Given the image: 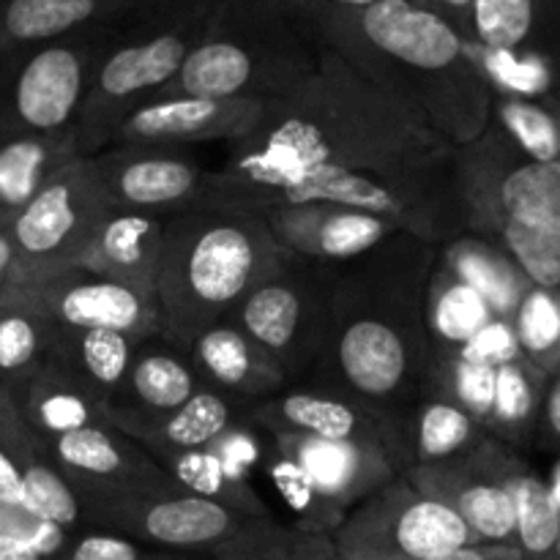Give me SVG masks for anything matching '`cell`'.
<instances>
[{"label": "cell", "instance_id": "obj_48", "mask_svg": "<svg viewBox=\"0 0 560 560\" xmlns=\"http://www.w3.org/2000/svg\"><path fill=\"white\" fill-rule=\"evenodd\" d=\"M0 446L9 454H14L16 459H31L42 454V443L33 435L31 427L25 424L22 413L16 410L14 397L5 388V383L0 381Z\"/></svg>", "mask_w": 560, "mask_h": 560}, {"label": "cell", "instance_id": "obj_36", "mask_svg": "<svg viewBox=\"0 0 560 560\" xmlns=\"http://www.w3.org/2000/svg\"><path fill=\"white\" fill-rule=\"evenodd\" d=\"M506 490L514 503V545L523 560H547L560 536V512L547 481L520 457L506 470Z\"/></svg>", "mask_w": 560, "mask_h": 560}, {"label": "cell", "instance_id": "obj_5", "mask_svg": "<svg viewBox=\"0 0 560 560\" xmlns=\"http://www.w3.org/2000/svg\"><path fill=\"white\" fill-rule=\"evenodd\" d=\"M326 47L295 0H217L200 44L153 98H273L320 66ZM151 98V102H153Z\"/></svg>", "mask_w": 560, "mask_h": 560}, {"label": "cell", "instance_id": "obj_10", "mask_svg": "<svg viewBox=\"0 0 560 560\" xmlns=\"http://www.w3.org/2000/svg\"><path fill=\"white\" fill-rule=\"evenodd\" d=\"M454 175L476 235H498L503 224L560 235V162L523 156L490 126L479 140L454 151Z\"/></svg>", "mask_w": 560, "mask_h": 560}, {"label": "cell", "instance_id": "obj_47", "mask_svg": "<svg viewBox=\"0 0 560 560\" xmlns=\"http://www.w3.org/2000/svg\"><path fill=\"white\" fill-rule=\"evenodd\" d=\"M454 355L470 361V364L492 366V370L509 364V361L523 359L517 345V334H514V326L509 317H495V320L487 323V326L481 328L470 342H465Z\"/></svg>", "mask_w": 560, "mask_h": 560}, {"label": "cell", "instance_id": "obj_40", "mask_svg": "<svg viewBox=\"0 0 560 560\" xmlns=\"http://www.w3.org/2000/svg\"><path fill=\"white\" fill-rule=\"evenodd\" d=\"M545 0H474L470 38L487 49H523L539 25Z\"/></svg>", "mask_w": 560, "mask_h": 560}, {"label": "cell", "instance_id": "obj_15", "mask_svg": "<svg viewBox=\"0 0 560 560\" xmlns=\"http://www.w3.org/2000/svg\"><path fill=\"white\" fill-rule=\"evenodd\" d=\"M42 452L74 487L85 509L88 528H96L109 509L173 481L140 443L109 424L44 441Z\"/></svg>", "mask_w": 560, "mask_h": 560}, {"label": "cell", "instance_id": "obj_49", "mask_svg": "<svg viewBox=\"0 0 560 560\" xmlns=\"http://www.w3.org/2000/svg\"><path fill=\"white\" fill-rule=\"evenodd\" d=\"M0 501L25 506V479H22V459L0 446Z\"/></svg>", "mask_w": 560, "mask_h": 560}, {"label": "cell", "instance_id": "obj_52", "mask_svg": "<svg viewBox=\"0 0 560 560\" xmlns=\"http://www.w3.org/2000/svg\"><path fill=\"white\" fill-rule=\"evenodd\" d=\"M539 424L545 427V435L550 438L556 446H560V370L552 372V375L547 377Z\"/></svg>", "mask_w": 560, "mask_h": 560}, {"label": "cell", "instance_id": "obj_27", "mask_svg": "<svg viewBox=\"0 0 560 560\" xmlns=\"http://www.w3.org/2000/svg\"><path fill=\"white\" fill-rule=\"evenodd\" d=\"M249 408L252 405L206 386L173 413L145 421H120L113 430L124 432L145 452H191L211 446L230 424L246 419Z\"/></svg>", "mask_w": 560, "mask_h": 560}, {"label": "cell", "instance_id": "obj_28", "mask_svg": "<svg viewBox=\"0 0 560 560\" xmlns=\"http://www.w3.org/2000/svg\"><path fill=\"white\" fill-rule=\"evenodd\" d=\"M77 159L82 156L74 131L0 137V224L9 228L22 208Z\"/></svg>", "mask_w": 560, "mask_h": 560}, {"label": "cell", "instance_id": "obj_31", "mask_svg": "<svg viewBox=\"0 0 560 560\" xmlns=\"http://www.w3.org/2000/svg\"><path fill=\"white\" fill-rule=\"evenodd\" d=\"M495 317L474 288L459 282L435 260L424 284V328L432 353H457Z\"/></svg>", "mask_w": 560, "mask_h": 560}, {"label": "cell", "instance_id": "obj_23", "mask_svg": "<svg viewBox=\"0 0 560 560\" xmlns=\"http://www.w3.org/2000/svg\"><path fill=\"white\" fill-rule=\"evenodd\" d=\"M186 350L208 388L244 405L262 402L288 388L282 370L230 320L206 328Z\"/></svg>", "mask_w": 560, "mask_h": 560}, {"label": "cell", "instance_id": "obj_12", "mask_svg": "<svg viewBox=\"0 0 560 560\" xmlns=\"http://www.w3.org/2000/svg\"><path fill=\"white\" fill-rule=\"evenodd\" d=\"M331 545L339 560H421L476 539L452 509L416 490L402 474L350 509Z\"/></svg>", "mask_w": 560, "mask_h": 560}, {"label": "cell", "instance_id": "obj_2", "mask_svg": "<svg viewBox=\"0 0 560 560\" xmlns=\"http://www.w3.org/2000/svg\"><path fill=\"white\" fill-rule=\"evenodd\" d=\"M438 246L408 233L328 273L323 359L342 392L381 408L430 392L432 345L424 328V284ZM315 366V370H317Z\"/></svg>", "mask_w": 560, "mask_h": 560}, {"label": "cell", "instance_id": "obj_34", "mask_svg": "<svg viewBox=\"0 0 560 560\" xmlns=\"http://www.w3.org/2000/svg\"><path fill=\"white\" fill-rule=\"evenodd\" d=\"M485 438V427L441 394L430 392L421 399L416 413H410V459L413 465L446 463V459L479 446Z\"/></svg>", "mask_w": 560, "mask_h": 560}, {"label": "cell", "instance_id": "obj_20", "mask_svg": "<svg viewBox=\"0 0 560 560\" xmlns=\"http://www.w3.org/2000/svg\"><path fill=\"white\" fill-rule=\"evenodd\" d=\"M260 213L284 255L315 266H345L402 233L386 219L337 202H295Z\"/></svg>", "mask_w": 560, "mask_h": 560}, {"label": "cell", "instance_id": "obj_16", "mask_svg": "<svg viewBox=\"0 0 560 560\" xmlns=\"http://www.w3.org/2000/svg\"><path fill=\"white\" fill-rule=\"evenodd\" d=\"M514 454L487 435L479 446L435 465L405 470L410 485L432 501L452 509L476 545H514V503L506 490V470Z\"/></svg>", "mask_w": 560, "mask_h": 560}, {"label": "cell", "instance_id": "obj_37", "mask_svg": "<svg viewBox=\"0 0 560 560\" xmlns=\"http://www.w3.org/2000/svg\"><path fill=\"white\" fill-rule=\"evenodd\" d=\"M268 435V432H266ZM260 470L266 474V479L271 481L273 490L279 492L284 506L293 514V528L304 530L312 536H328L331 539L334 530L342 525V520L348 517L345 512H339L326 495L315 487V481L299 468L290 457H284L277 446L268 438L266 457H262Z\"/></svg>", "mask_w": 560, "mask_h": 560}, {"label": "cell", "instance_id": "obj_18", "mask_svg": "<svg viewBox=\"0 0 560 560\" xmlns=\"http://www.w3.org/2000/svg\"><path fill=\"white\" fill-rule=\"evenodd\" d=\"M20 290L31 295L55 331L107 328L140 339L159 334L156 293L88 268H69Z\"/></svg>", "mask_w": 560, "mask_h": 560}, {"label": "cell", "instance_id": "obj_29", "mask_svg": "<svg viewBox=\"0 0 560 560\" xmlns=\"http://www.w3.org/2000/svg\"><path fill=\"white\" fill-rule=\"evenodd\" d=\"M438 262L459 282L474 288L498 317H509V320L517 312L520 301L534 288V282L525 277L512 255L485 235L463 233L446 241L438 246Z\"/></svg>", "mask_w": 560, "mask_h": 560}, {"label": "cell", "instance_id": "obj_24", "mask_svg": "<svg viewBox=\"0 0 560 560\" xmlns=\"http://www.w3.org/2000/svg\"><path fill=\"white\" fill-rule=\"evenodd\" d=\"M164 219L167 217L113 208L88 246L80 268L156 293Z\"/></svg>", "mask_w": 560, "mask_h": 560}, {"label": "cell", "instance_id": "obj_7", "mask_svg": "<svg viewBox=\"0 0 560 560\" xmlns=\"http://www.w3.org/2000/svg\"><path fill=\"white\" fill-rule=\"evenodd\" d=\"M98 530L206 560H334L328 536H312L277 517L260 520L191 495L175 481L109 509Z\"/></svg>", "mask_w": 560, "mask_h": 560}, {"label": "cell", "instance_id": "obj_41", "mask_svg": "<svg viewBox=\"0 0 560 560\" xmlns=\"http://www.w3.org/2000/svg\"><path fill=\"white\" fill-rule=\"evenodd\" d=\"M22 479H25V509L55 523L66 534L88 528L85 509H82L74 487L44 457V452L22 463Z\"/></svg>", "mask_w": 560, "mask_h": 560}, {"label": "cell", "instance_id": "obj_42", "mask_svg": "<svg viewBox=\"0 0 560 560\" xmlns=\"http://www.w3.org/2000/svg\"><path fill=\"white\" fill-rule=\"evenodd\" d=\"M495 375L498 370L492 366L470 364L454 353H432L430 392L457 402L487 430L495 397Z\"/></svg>", "mask_w": 560, "mask_h": 560}, {"label": "cell", "instance_id": "obj_35", "mask_svg": "<svg viewBox=\"0 0 560 560\" xmlns=\"http://www.w3.org/2000/svg\"><path fill=\"white\" fill-rule=\"evenodd\" d=\"M547 377L550 375L539 372L525 359L498 366L487 435L501 443H525L534 438L539 427Z\"/></svg>", "mask_w": 560, "mask_h": 560}, {"label": "cell", "instance_id": "obj_59", "mask_svg": "<svg viewBox=\"0 0 560 560\" xmlns=\"http://www.w3.org/2000/svg\"><path fill=\"white\" fill-rule=\"evenodd\" d=\"M556 115H558V120H560V104L556 107Z\"/></svg>", "mask_w": 560, "mask_h": 560}, {"label": "cell", "instance_id": "obj_57", "mask_svg": "<svg viewBox=\"0 0 560 560\" xmlns=\"http://www.w3.org/2000/svg\"><path fill=\"white\" fill-rule=\"evenodd\" d=\"M151 560H206V558H195V556H180V552H164L156 550Z\"/></svg>", "mask_w": 560, "mask_h": 560}, {"label": "cell", "instance_id": "obj_21", "mask_svg": "<svg viewBox=\"0 0 560 560\" xmlns=\"http://www.w3.org/2000/svg\"><path fill=\"white\" fill-rule=\"evenodd\" d=\"M268 438L345 514L359 506L366 495L405 474V465L394 454L370 443L320 441V438L288 435V432Z\"/></svg>", "mask_w": 560, "mask_h": 560}, {"label": "cell", "instance_id": "obj_17", "mask_svg": "<svg viewBox=\"0 0 560 560\" xmlns=\"http://www.w3.org/2000/svg\"><path fill=\"white\" fill-rule=\"evenodd\" d=\"M91 159L109 206L170 217L206 197L208 173L189 148L109 145Z\"/></svg>", "mask_w": 560, "mask_h": 560}, {"label": "cell", "instance_id": "obj_54", "mask_svg": "<svg viewBox=\"0 0 560 560\" xmlns=\"http://www.w3.org/2000/svg\"><path fill=\"white\" fill-rule=\"evenodd\" d=\"M0 560H44L42 556H36L33 550H27L25 545L20 541H11L5 536H0Z\"/></svg>", "mask_w": 560, "mask_h": 560}, {"label": "cell", "instance_id": "obj_6", "mask_svg": "<svg viewBox=\"0 0 560 560\" xmlns=\"http://www.w3.org/2000/svg\"><path fill=\"white\" fill-rule=\"evenodd\" d=\"M217 0H135L109 27L74 120L80 156H96L135 109L151 102L200 44Z\"/></svg>", "mask_w": 560, "mask_h": 560}, {"label": "cell", "instance_id": "obj_22", "mask_svg": "<svg viewBox=\"0 0 560 560\" xmlns=\"http://www.w3.org/2000/svg\"><path fill=\"white\" fill-rule=\"evenodd\" d=\"M206 388L189 350L164 334L142 339L131 359L129 375L107 408L109 427L120 421H145L173 413Z\"/></svg>", "mask_w": 560, "mask_h": 560}, {"label": "cell", "instance_id": "obj_13", "mask_svg": "<svg viewBox=\"0 0 560 560\" xmlns=\"http://www.w3.org/2000/svg\"><path fill=\"white\" fill-rule=\"evenodd\" d=\"M326 266L288 257L244 295L230 323L268 353L290 383L317 366L326 337Z\"/></svg>", "mask_w": 560, "mask_h": 560}, {"label": "cell", "instance_id": "obj_45", "mask_svg": "<svg viewBox=\"0 0 560 560\" xmlns=\"http://www.w3.org/2000/svg\"><path fill=\"white\" fill-rule=\"evenodd\" d=\"M0 536L20 541L44 560H58L60 552L69 545L71 534H66L63 528H58L49 520L33 514L31 509L0 501Z\"/></svg>", "mask_w": 560, "mask_h": 560}, {"label": "cell", "instance_id": "obj_1", "mask_svg": "<svg viewBox=\"0 0 560 560\" xmlns=\"http://www.w3.org/2000/svg\"><path fill=\"white\" fill-rule=\"evenodd\" d=\"M454 151L416 104L364 80L326 49L301 85L268 102L252 135L224 145L206 197L262 211L306 180L421 167L446 162Z\"/></svg>", "mask_w": 560, "mask_h": 560}, {"label": "cell", "instance_id": "obj_58", "mask_svg": "<svg viewBox=\"0 0 560 560\" xmlns=\"http://www.w3.org/2000/svg\"><path fill=\"white\" fill-rule=\"evenodd\" d=\"M547 560H560V536H558L556 547H552V552H550V556H547Z\"/></svg>", "mask_w": 560, "mask_h": 560}, {"label": "cell", "instance_id": "obj_51", "mask_svg": "<svg viewBox=\"0 0 560 560\" xmlns=\"http://www.w3.org/2000/svg\"><path fill=\"white\" fill-rule=\"evenodd\" d=\"M421 560H523V552L517 550V545H468L459 547V550L443 552V556Z\"/></svg>", "mask_w": 560, "mask_h": 560}, {"label": "cell", "instance_id": "obj_33", "mask_svg": "<svg viewBox=\"0 0 560 560\" xmlns=\"http://www.w3.org/2000/svg\"><path fill=\"white\" fill-rule=\"evenodd\" d=\"M148 457L170 476L178 487H184L191 495H200L206 501L222 503L233 512L246 517L271 520V509L266 506L260 492L252 487V481H241L222 468L211 448H191V452H148Z\"/></svg>", "mask_w": 560, "mask_h": 560}, {"label": "cell", "instance_id": "obj_4", "mask_svg": "<svg viewBox=\"0 0 560 560\" xmlns=\"http://www.w3.org/2000/svg\"><path fill=\"white\" fill-rule=\"evenodd\" d=\"M284 260L260 211L202 197L170 213L156 277L159 334L186 348L230 320L244 295Z\"/></svg>", "mask_w": 560, "mask_h": 560}, {"label": "cell", "instance_id": "obj_9", "mask_svg": "<svg viewBox=\"0 0 560 560\" xmlns=\"http://www.w3.org/2000/svg\"><path fill=\"white\" fill-rule=\"evenodd\" d=\"M109 27L31 47H0V137L74 131Z\"/></svg>", "mask_w": 560, "mask_h": 560}, {"label": "cell", "instance_id": "obj_14", "mask_svg": "<svg viewBox=\"0 0 560 560\" xmlns=\"http://www.w3.org/2000/svg\"><path fill=\"white\" fill-rule=\"evenodd\" d=\"M246 419L268 435L320 438V441L370 443L386 448L405 465L410 459V413L381 408L359 399L355 394L331 386H295L282 388L273 397L255 402Z\"/></svg>", "mask_w": 560, "mask_h": 560}, {"label": "cell", "instance_id": "obj_8", "mask_svg": "<svg viewBox=\"0 0 560 560\" xmlns=\"http://www.w3.org/2000/svg\"><path fill=\"white\" fill-rule=\"evenodd\" d=\"M312 200L337 202V206L372 213L392 222L402 233L435 246L457 238L468 228L457 175H454V156L446 162L421 164V167L342 173L306 180L273 197L268 208Z\"/></svg>", "mask_w": 560, "mask_h": 560}, {"label": "cell", "instance_id": "obj_26", "mask_svg": "<svg viewBox=\"0 0 560 560\" xmlns=\"http://www.w3.org/2000/svg\"><path fill=\"white\" fill-rule=\"evenodd\" d=\"M16 410L25 424L31 427L38 443L52 441L66 432L88 430V427H104L107 421V405L93 397L88 388L71 381L63 370L55 364L42 366L27 381L11 388Z\"/></svg>", "mask_w": 560, "mask_h": 560}, {"label": "cell", "instance_id": "obj_53", "mask_svg": "<svg viewBox=\"0 0 560 560\" xmlns=\"http://www.w3.org/2000/svg\"><path fill=\"white\" fill-rule=\"evenodd\" d=\"M16 282V249L9 228L0 224V295L9 293Z\"/></svg>", "mask_w": 560, "mask_h": 560}, {"label": "cell", "instance_id": "obj_11", "mask_svg": "<svg viewBox=\"0 0 560 560\" xmlns=\"http://www.w3.org/2000/svg\"><path fill=\"white\" fill-rule=\"evenodd\" d=\"M109 211L113 206L91 159L71 162L9 224L16 249L14 288H27L60 271L80 268Z\"/></svg>", "mask_w": 560, "mask_h": 560}, {"label": "cell", "instance_id": "obj_25", "mask_svg": "<svg viewBox=\"0 0 560 560\" xmlns=\"http://www.w3.org/2000/svg\"><path fill=\"white\" fill-rule=\"evenodd\" d=\"M135 0H0V47H31L109 27Z\"/></svg>", "mask_w": 560, "mask_h": 560}, {"label": "cell", "instance_id": "obj_3", "mask_svg": "<svg viewBox=\"0 0 560 560\" xmlns=\"http://www.w3.org/2000/svg\"><path fill=\"white\" fill-rule=\"evenodd\" d=\"M301 9L323 47L364 80L416 104L457 148L490 129L495 91L470 58L468 42L435 11L410 0H375L364 9Z\"/></svg>", "mask_w": 560, "mask_h": 560}, {"label": "cell", "instance_id": "obj_38", "mask_svg": "<svg viewBox=\"0 0 560 560\" xmlns=\"http://www.w3.org/2000/svg\"><path fill=\"white\" fill-rule=\"evenodd\" d=\"M492 118L506 140L534 162H560V120L556 109L541 107L534 98L495 96Z\"/></svg>", "mask_w": 560, "mask_h": 560}, {"label": "cell", "instance_id": "obj_55", "mask_svg": "<svg viewBox=\"0 0 560 560\" xmlns=\"http://www.w3.org/2000/svg\"><path fill=\"white\" fill-rule=\"evenodd\" d=\"M310 9H364V5L375 3V0H295Z\"/></svg>", "mask_w": 560, "mask_h": 560}, {"label": "cell", "instance_id": "obj_60", "mask_svg": "<svg viewBox=\"0 0 560 560\" xmlns=\"http://www.w3.org/2000/svg\"><path fill=\"white\" fill-rule=\"evenodd\" d=\"M334 560H339V558H334Z\"/></svg>", "mask_w": 560, "mask_h": 560}, {"label": "cell", "instance_id": "obj_39", "mask_svg": "<svg viewBox=\"0 0 560 560\" xmlns=\"http://www.w3.org/2000/svg\"><path fill=\"white\" fill-rule=\"evenodd\" d=\"M520 353L536 370H560V290L530 288L512 315Z\"/></svg>", "mask_w": 560, "mask_h": 560}, {"label": "cell", "instance_id": "obj_30", "mask_svg": "<svg viewBox=\"0 0 560 560\" xmlns=\"http://www.w3.org/2000/svg\"><path fill=\"white\" fill-rule=\"evenodd\" d=\"M140 342V337L107 331V328L55 331L49 364L63 370L71 381L80 383L109 408L129 375L131 359H135Z\"/></svg>", "mask_w": 560, "mask_h": 560}, {"label": "cell", "instance_id": "obj_56", "mask_svg": "<svg viewBox=\"0 0 560 560\" xmlns=\"http://www.w3.org/2000/svg\"><path fill=\"white\" fill-rule=\"evenodd\" d=\"M547 487H550L552 501H556V506H558V512H560V459H558L556 468H552V476H550V481H547Z\"/></svg>", "mask_w": 560, "mask_h": 560}, {"label": "cell", "instance_id": "obj_32", "mask_svg": "<svg viewBox=\"0 0 560 560\" xmlns=\"http://www.w3.org/2000/svg\"><path fill=\"white\" fill-rule=\"evenodd\" d=\"M52 342V323L25 290L11 288L0 295V381L9 392L49 364Z\"/></svg>", "mask_w": 560, "mask_h": 560}, {"label": "cell", "instance_id": "obj_46", "mask_svg": "<svg viewBox=\"0 0 560 560\" xmlns=\"http://www.w3.org/2000/svg\"><path fill=\"white\" fill-rule=\"evenodd\" d=\"M153 552L140 541L113 530L85 528L69 536V545L58 560H151Z\"/></svg>", "mask_w": 560, "mask_h": 560}, {"label": "cell", "instance_id": "obj_19", "mask_svg": "<svg viewBox=\"0 0 560 560\" xmlns=\"http://www.w3.org/2000/svg\"><path fill=\"white\" fill-rule=\"evenodd\" d=\"M266 107L262 98H153L115 129L109 145H230L255 131Z\"/></svg>", "mask_w": 560, "mask_h": 560}, {"label": "cell", "instance_id": "obj_43", "mask_svg": "<svg viewBox=\"0 0 560 560\" xmlns=\"http://www.w3.org/2000/svg\"><path fill=\"white\" fill-rule=\"evenodd\" d=\"M468 52L474 63L479 66L481 74L487 77L492 91L501 88L503 96L528 98V93L545 91L550 82V66L545 58L525 49H487L479 44L468 42Z\"/></svg>", "mask_w": 560, "mask_h": 560}, {"label": "cell", "instance_id": "obj_50", "mask_svg": "<svg viewBox=\"0 0 560 560\" xmlns=\"http://www.w3.org/2000/svg\"><path fill=\"white\" fill-rule=\"evenodd\" d=\"M419 5H424V9L435 11L438 16H443V20H446L448 25H452L454 31H457L459 36L468 42L470 38V5H474V0H419Z\"/></svg>", "mask_w": 560, "mask_h": 560}, {"label": "cell", "instance_id": "obj_44", "mask_svg": "<svg viewBox=\"0 0 560 560\" xmlns=\"http://www.w3.org/2000/svg\"><path fill=\"white\" fill-rule=\"evenodd\" d=\"M498 241L534 282V288L560 290V235L523 224H503L498 230Z\"/></svg>", "mask_w": 560, "mask_h": 560}]
</instances>
